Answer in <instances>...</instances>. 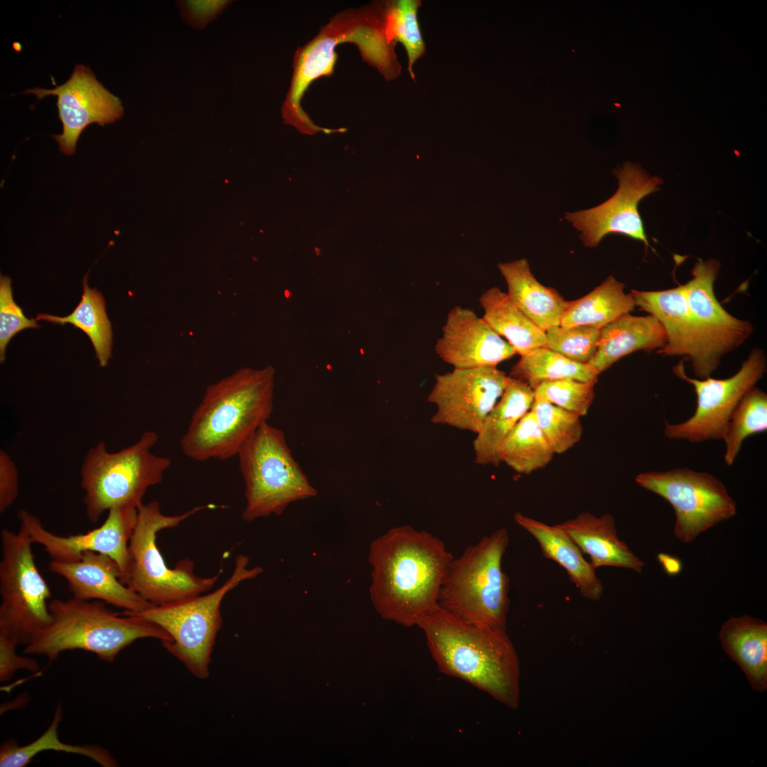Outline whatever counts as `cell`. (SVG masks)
Listing matches in <instances>:
<instances>
[{"label":"cell","instance_id":"cell-1","mask_svg":"<svg viewBox=\"0 0 767 767\" xmlns=\"http://www.w3.org/2000/svg\"><path fill=\"white\" fill-rule=\"evenodd\" d=\"M453 557L444 542L408 525L396 526L370 544L369 596L381 618L405 627L438 604Z\"/></svg>","mask_w":767,"mask_h":767},{"label":"cell","instance_id":"cell-2","mask_svg":"<svg viewBox=\"0 0 767 767\" xmlns=\"http://www.w3.org/2000/svg\"><path fill=\"white\" fill-rule=\"evenodd\" d=\"M424 633L438 670L485 692L511 709L520 702L519 660L506 631L464 620L438 604L423 614Z\"/></svg>","mask_w":767,"mask_h":767},{"label":"cell","instance_id":"cell-3","mask_svg":"<svg viewBox=\"0 0 767 767\" xmlns=\"http://www.w3.org/2000/svg\"><path fill=\"white\" fill-rule=\"evenodd\" d=\"M275 369L244 367L209 385L180 445L195 461L227 460L271 416Z\"/></svg>","mask_w":767,"mask_h":767},{"label":"cell","instance_id":"cell-4","mask_svg":"<svg viewBox=\"0 0 767 767\" xmlns=\"http://www.w3.org/2000/svg\"><path fill=\"white\" fill-rule=\"evenodd\" d=\"M342 43H354L362 59L386 80L400 75L401 66L395 52L396 44L386 33L384 1L344 11L331 18L311 41L296 51L290 88L281 110L285 124L308 134L335 132L315 124L303 109L301 100L315 80L332 74L337 60L335 48Z\"/></svg>","mask_w":767,"mask_h":767},{"label":"cell","instance_id":"cell-5","mask_svg":"<svg viewBox=\"0 0 767 767\" xmlns=\"http://www.w3.org/2000/svg\"><path fill=\"white\" fill-rule=\"evenodd\" d=\"M49 610L50 624L26 646L25 653L53 660L63 651L82 650L111 663L138 639L171 641L157 624L136 615H119L99 600L55 599L49 602Z\"/></svg>","mask_w":767,"mask_h":767},{"label":"cell","instance_id":"cell-6","mask_svg":"<svg viewBox=\"0 0 767 767\" xmlns=\"http://www.w3.org/2000/svg\"><path fill=\"white\" fill-rule=\"evenodd\" d=\"M508 544V530L501 528L453 558L438 605L468 621L506 631L509 578L502 559Z\"/></svg>","mask_w":767,"mask_h":767},{"label":"cell","instance_id":"cell-7","mask_svg":"<svg viewBox=\"0 0 767 767\" xmlns=\"http://www.w3.org/2000/svg\"><path fill=\"white\" fill-rule=\"evenodd\" d=\"M158 440L156 433L146 431L118 452H109L103 441L88 450L81 466L80 485L89 521L97 523L113 508H138L147 490L163 481L171 459L152 452Z\"/></svg>","mask_w":767,"mask_h":767},{"label":"cell","instance_id":"cell-8","mask_svg":"<svg viewBox=\"0 0 767 767\" xmlns=\"http://www.w3.org/2000/svg\"><path fill=\"white\" fill-rule=\"evenodd\" d=\"M249 557L239 554L229 577L217 589L171 603L153 606L123 614L141 616L165 630L171 641L163 646L196 678L210 675L211 655L222 626L221 605L224 597L242 582L263 572L261 567H249Z\"/></svg>","mask_w":767,"mask_h":767},{"label":"cell","instance_id":"cell-9","mask_svg":"<svg viewBox=\"0 0 767 767\" xmlns=\"http://www.w3.org/2000/svg\"><path fill=\"white\" fill-rule=\"evenodd\" d=\"M210 506H197L180 514L162 513L158 501L142 504L129 543V564L126 585L143 599L163 605L210 591L219 575L205 577L197 575L189 558L181 560L175 567L167 566L157 545L158 533L178 526Z\"/></svg>","mask_w":767,"mask_h":767},{"label":"cell","instance_id":"cell-10","mask_svg":"<svg viewBox=\"0 0 767 767\" xmlns=\"http://www.w3.org/2000/svg\"><path fill=\"white\" fill-rule=\"evenodd\" d=\"M244 484L246 522L282 514L298 501L317 494L294 459L285 433L268 422L244 442L237 455Z\"/></svg>","mask_w":767,"mask_h":767},{"label":"cell","instance_id":"cell-11","mask_svg":"<svg viewBox=\"0 0 767 767\" xmlns=\"http://www.w3.org/2000/svg\"><path fill=\"white\" fill-rule=\"evenodd\" d=\"M0 539V634L26 646L51 621V592L36 565L28 535L2 528Z\"/></svg>","mask_w":767,"mask_h":767},{"label":"cell","instance_id":"cell-12","mask_svg":"<svg viewBox=\"0 0 767 767\" xmlns=\"http://www.w3.org/2000/svg\"><path fill=\"white\" fill-rule=\"evenodd\" d=\"M635 480L670 503L676 517L675 535L683 543L736 513V502L724 484L708 472L675 468L640 473Z\"/></svg>","mask_w":767,"mask_h":767},{"label":"cell","instance_id":"cell-13","mask_svg":"<svg viewBox=\"0 0 767 767\" xmlns=\"http://www.w3.org/2000/svg\"><path fill=\"white\" fill-rule=\"evenodd\" d=\"M673 371L677 376L693 386L697 407L688 420L678 424L665 423V436L690 442L720 440L738 402L766 372V357L764 351L754 349L739 371L723 379L689 377L685 372L682 361L675 366Z\"/></svg>","mask_w":767,"mask_h":767},{"label":"cell","instance_id":"cell-14","mask_svg":"<svg viewBox=\"0 0 767 767\" xmlns=\"http://www.w3.org/2000/svg\"><path fill=\"white\" fill-rule=\"evenodd\" d=\"M613 173L619 187L610 198L594 207L566 213L565 219L581 232L580 239L587 247L597 246L609 234H619L642 241L647 248L649 244L638 204L657 192L663 180L630 162L618 166Z\"/></svg>","mask_w":767,"mask_h":767},{"label":"cell","instance_id":"cell-15","mask_svg":"<svg viewBox=\"0 0 767 767\" xmlns=\"http://www.w3.org/2000/svg\"><path fill=\"white\" fill-rule=\"evenodd\" d=\"M508 379L496 366L454 369L436 374L427 399L437 408L431 422L477 434L502 396Z\"/></svg>","mask_w":767,"mask_h":767},{"label":"cell","instance_id":"cell-16","mask_svg":"<svg viewBox=\"0 0 767 767\" xmlns=\"http://www.w3.org/2000/svg\"><path fill=\"white\" fill-rule=\"evenodd\" d=\"M104 523L82 534L59 535L44 528L38 517L26 510L18 513L20 529L33 543L41 545L51 560L75 562L86 552L107 555L118 564L121 581L126 584L129 564V543L137 521L138 508L118 507L109 510Z\"/></svg>","mask_w":767,"mask_h":767},{"label":"cell","instance_id":"cell-17","mask_svg":"<svg viewBox=\"0 0 767 767\" xmlns=\"http://www.w3.org/2000/svg\"><path fill=\"white\" fill-rule=\"evenodd\" d=\"M26 93H32L38 99L47 95L57 96L58 117L62 132L53 138L60 151L72 155L83 130L96 123L104 126L120 119L124 113L121 101L111 94L96 78L89 67L77 65L70 77L54 89L36 87Z\"/></svg>","mask_w":767,"mask_h":767},{"label":"cell","instance_id":"cell-18","mask_svg":"<svg viewBox=\"0 0 767 767\" xmlns=\"http://www.w3.org/2000/svg\"><path fill=\"white\" fill-rule=\"evenodd\" d=\"M719 268L716 259L699 260L691 271L692 279L683 285L690 310L714 371L722 357L741 346L754 331L749 322L731 315L716 298L714 283Z\"/></svg>","mask_w":767,"mask_h":767},{"label":"cell","instance_id":"cell-19","mask_svg":"<svg viewBox=\"0 0 767 767\" xmlns=\"http://www.w3.org/2000/svg\"><path fill=\"white\" fill-rule=\"evenodd\" d=\"M636 305L654 316L663 326L666 341L657 353L687 359L697 379L710 377L714 371L697 324L692 316L683 285L674 288L641 291L631 290Z\"/></svg>","mask_w":767,"mask_h":767},{"label":"cell","instance_id":"cell-20","mask_svg":"<svg viewBox=\"0 0 767 767\" xmlns=\"http://www.w3.org/2000/svg\"><path fill=\"white\" fill-rule=\"evenodd\" d=\"M442 331L435 351L454 369L496 366L516 354L483 317L469 308L451 309Z\"/></svg>","mask_w":767,"mask_h":767},{"label":"cell","instance_id":"cell-21","mask_svg":"<svg viewBox=\"0 0 767 767\" xmlns=\"http://www.w3.org/2000/svg\"><path fill=\"white\" fill-rule=\"evenodd\" d=\"M48 568L66 580L72 597L102 601L129 612L155 606L121 581L118 564L107 555L86 552L75 562L51 560Z\"/></svg>","mask_w":767,"mask_h":767},{"label":"cell","instance_id":"cell-22","mask_svg":"<svg viewBox=\"0 0 767 767\" xmlns=\"http://www.w3.org/2000/svg\"><path fill=\"white\" fill-rule=\"evenodd\" d=\"M558 525L589 556L595 569L609 566L643 571L645 563L619 538L612 515L596 516L585 511Z\"/></svg>","mask_w":767,"mask_h":767},{"label":"cell","instance_id":"cell-23","mask_svg":"<svg viewBox=\"0 0 767 767\" xmlns=\"http://www.w3.org/2000/svg\"><path fill=\"white\" fill-rule=\"evenodd\" d=\"M513 520L535 538L545 557L566 570L570 581L584 597L590 600L600 599L604 589L596 569L584 559L578 546L558 524L550 526L520 512L514 513Z\"/></svg>","mask_w":767,"mask_h":767},{"label":"cell","instance_id":"cell-24","mask_svg":"<svg viewBox=\"0 0 767 767\" xmlns=\"http://www.w3.org/2000/svg\"><path fill=\"white\" fill-rule=\"evenodd\" d=\"M665 341V330L654 316L627 313L601 329L597 351L587 364L599 375L624 356L638 350L657 352Z\"/></svg>","mask_w":767,"mask_h":767},{"label":"cell","instance_id":"cell-25","mask_svg":"<svg viewBox=\"0 0 767 767\" xmlns=\"http://www.w3.org/2000/svg\"><path fill=\"white\" fill-rule=\"evenodd\" d=\"M498 268L507 283L509 299L532 322L544 332L560 325L570 301L538 282L526 259L499 263Z\"/></svg>","mask_w":767,"mask_h":767},{"label":"cell","instance_id":"cell-26","mask_svg":"<svg viewBox=\"0 0 767 767\" xmlns=\"http://www.w3.org/2000/svg\"><path fill=\"white\" fill-rule=\"evenodd\" d=\"M534 398L532 388L525 382L509 376L502 396L473 442L477 464L498 466L501 463L499 454L503 442L530 410Z\"/></svg>","mask_w":767,"mask_h":767},{"label":"cell","instance_id":"cell-27","mask_svg":"<svg viewBox=\"0 0 767 767\" xmlns=\"http://www.w3.org/2000/svg\"><path fill=\"white\" fill-rule=\"evenodd\" d=\"M723 649L744 673L754 690L767 689V624L744 615L731 616L722 626Z\"/></svg>","mask_w":767,"mask_h":767},{"label":"cell","instance_id":"cell-28","mask_svg":"<svg viewBox=\"0 0 767 767\" xmlns=\"http://www.w3.org/2000/svg\"><path fill=\"white\" fill-rule=\"evenodd\" d=\"M479 300L484 310V320L507 340L516 354L523 355L545 346V332L511 301L507 293L492 287L483 293Z\"/></svg>","mask_w":767,"mask_h":767},{"label":"cell","instance_id":"cell-29","mask_svg":"<svg viewBox=\"0 0 767 767\" xmlns=\"http://www.w3.org/2000/svg\"><path fill=\"white\" fill-rule=\"evenodd\" d=\"M623 283L609 276L584 297L570 301L560 325L602 329L620 316L629 313L636 305L631 294L625 293Z\"/></svg>","mask_w":767,"mask_h":767},{"label":"cell","instance_id":"cell-30","mask_svg":"<svg viewBox=\"0 0 767 767\" xmlns=\"http://www.w3.org/2000/svg\"><path fill=\"white\" fill-rule=\"evenodd\" d=\"M36 320H43L62 325L69 323L80 329L89 338L99 365L102 367L107 365L111 355V322L106 313L103 295L96 288L89 287L87 276L83 280L81 300L69 315L58 317L39 314Z\"/></svg>","mask_w":767,"mask_h":767},{"label":"cell","instance_id":"cell-31","mask_svg":"<svg viewBox=\"0 0 767 767\" xmlns=\"http://www.w3.org/2000/svg\"><path fill=\"white\" fill-rule=\"evenodd\" d=\"M62 707L59 705L46 731L33 742L19 746L16 741H4L0 748L1 767H24L38 754L48 751H63L82 755L104 767L118 766L116 760L105 749L94 744L72 745L63 743L58 738V728L62 719Z\"/></svg>","mask_w":767,"mask_h":767},{"label":"cell","instance_id":"cell-32","mask_svg":"<svg viewBox=\"0 0 767 767\" xmlns=\"http://www.w3.org/2000/svg\"><path fill=\"white\" fill-rule=\"evenodd\" d=\"M554 455L530 410L503 442L499 456L515 472L529 474L548 464Z\"/></svg>","mask_w":767,"mask_h":767},{"label":"cell","instance_id":"cell-33","mask_svg":"<svg viewBox=\"0 0 767 767\" xmlns=\"http://www.w3.org/2000/svg\"><path fill=\"white\" fill-rule=\"evenodd\" d=\"M598 376L589 365L573 361L545 346L521 355L509 375L533 390L543 382L564 379L597 382Z\"/></svg>","mask_w":767,"mask_h":767},{"label":"cell","instance_id":"cell-34","mask_svg":"<svg viewBox=\"0 0 767 767\" xmlns=\"http://www.w3.org/2000/svg\"><path fill=\"white\" fill-rule=\"evenodd\" d=\"M767 430V395L757 387L748 391L734 408L722 435L724 462L731 466L746 438Z\"/></svg>","mask_w":767,"mask_h":767},{"label":"cell","instance_id":"cell-35","mask_svg":"<svg viewBox=\"0 0 767 767\" xmlns=\"http://www.w3.org/2000/svg\"><path fill=\"white\" fill-rule=\"evenodd\" d=\"M384 1L388 38L392 43L399 42L404 47L408 57V71L415 80L414 65L426 51L418 19V11L422 2L420 0Z\"/></svg>","mask_w":767,"mask_h":767},{"label":"cell","instance_id":"cell-36","mask_svg":"<svg viewBox=\"0 0 767 767\" xmlns=\"http://www.w3.org/2000/svg\"><path fill=\"white\" fill-rule=\"evenodd\" d=\"M555 454H562L581 439L582 425L577 414L534 398L530 409Z\"/></svg>","mask_w":767,"mask_h":767},{"label":"cell","instance_id":"cell-37","mask_svg":"<svg viewBox=\"0 0 767 767\" xmlns=\"http://www.w3.org/2000/svg\"><path fill=\"white\" fill-rule=\"evenodd\" d=\"M600 331L591 326H554L545 332V347L573 361L587 364L597 351Z\"/></svg>","mask_w":767,"mask_h":767},{"label":"cell","instance_id":"cell-38","mask_svg":"<svg viewBox=\"0 0 767 767\" xmlns=\"http://www.w3.org/2000/svg\"><path fill=\"white\" fill-rule=\"evenodd\" d=\"M596 383L572 379L543 382L533 389L534 396L582 417L593 402Z\"/></svg>","mask_w":767,"mask_h":767},{"label":"cell","instance_id":"cell-39","mask_svg":"<svg viewBox=\"0 0 767 767\" xmlns=\"http://www.w3.org/2000/svg\"><path fill=\"white\" fill-rule=\"evenodd\" d=\"M35 319L27 318L13 298L11 281L9 276L0 278V361L4 362L5 350L11 339L28 328H38Z\"/></svg>","mask_w":767,"mask_h":767},{"label":"cell","instance_id":"cell-40","mask_svg":"<svg viewBox=\"0 0 767 767\" xmlns=\"http://www.w3.org/2000/svg\"><path fill=\"white\" fill-rule=\"evenodd\" d=\"M232 1H177L180 16L189 26L202 29L216 18Z\"/></svg>","mask_w":767,"mask_h":767},{"label":"cell","instance_id":"cell-41","mask_svg":"<svg viewBox=\"0 0 767 767\" xmlns=\"http://www.w3.org/2000/svg\"><path fill=\"white\" fill-rule=\"evenodd\" d=\"M18 644L3 634H0V680L6 682L11 678L18 670L38 673V663L31 658L16 653Z\"/></svg>","mask_w":767,"mask_h":767},{"label":"cell","instance_id":"cell-42","mask_svg":"<svg viewBox=\"0 0 767 767\" xmlns=\"http://www.w3.org/2000/svg\"><path fill=\"white\" fill-rule=\"evenodd\" d=\"M18 494V469L11 457L0 450V513H4Z\"/></svg>","mask_w":767,"mask_h":767},{"label":"cell","instance_id":"cell-43","mask_svg":"<svg viewBox=\"0 0 767 767\" xmlns=\"http://www.w3.org/2000/svg\"><path fill=\"white\" fill-rule=\"evenodd\" d=\"M658 559L668 575H676L680 572L682 563L678 558L665 553H659Z\"/></svg>","mask_w":767,"mask_h":767}]
</instances>
